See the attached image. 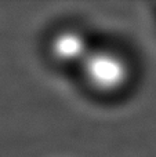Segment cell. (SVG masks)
<instances>
[{"instance_id": "obj_1", "label": "cell", "mask_w": 156, "mask_h": 157, "mask_svg": "<svg viewBox=\"0 0 156 157\" xmlns=\"http://www.w3.org/2000/svg\"><path fill=\"white\" fill-rule=\"evenodd\" d=\"M80 66L88 86L101 94L119 92L129 83L130 66L126 58L112 50L93 48Z\"/></svg>"}, {"instance_id": "obj_2", "label": "cell", "mask_w": 156, "mask_h": 157, "mask_svg": "<svg viewBox=\"0 0 156 157\" xmlns=\"http://www.w3.org/2000/svg\"><path fill=\"white\" fill-rule=\"evenodd\" d=\"M84 33L77 29H64L53 37L50 51L55 61L64 65H82L91 51Z\"/></svg>"}]
</instances>
